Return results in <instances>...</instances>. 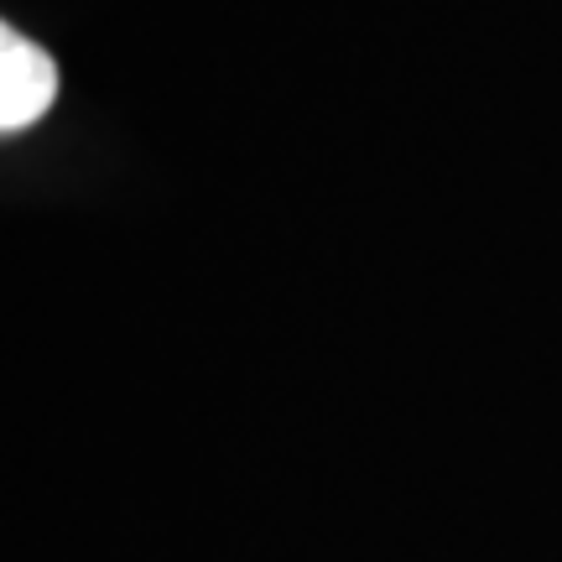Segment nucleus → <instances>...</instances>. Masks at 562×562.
I'll use <instances>...</instances> for the list:
<instances>
[{
    "label": "nucleus",
    "instance_id": "f257e3e1",
    "mask_svg": "<svg viewBox=\"0 0 562 562\" xmlns=\"http://www.w3.org/2000/svg\"><path fill=\"white\" fill-rule=\"evenodd\" d=\"M58 94V68L32 37L0 21V131H21Z\"/></svg>",
    "mask_w": 562,
    "mask_h": 562
}]
</instances>
